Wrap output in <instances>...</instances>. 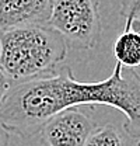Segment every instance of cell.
<instances>
[{
    "label": "cell",
    "mask_w": 140,
    "mask_h": 146,
    "mask_svg": "<svg viewBox=\"0 0 140 146\" xmlns=\"http://www.w3.org/2000/svg\"><path fill=\"white\" fill-rule=\"evenodd\" d=\"M139 13H140V0H122L121 16L126 20L123 30H129L130 21L135 17H137Z\"/></svg>",
    "instance_id": "ba28073f"
},
{
    "label": "cell",
    "mask_w": 140,
    "mask_h": 146,
    "mask_svg": "<svg viewBox=\"0 0 140 146\" xmlns=\"http://www.w3.org/2000/svg\"><path fill=\"white\" fill-rule=\"evenodd\" d=\"M129 28H132V30H135V31H137L140 34V17H135L132 21H130V25H129ZM140 69V68H139Z\"/></svg>",
    "instance_id": "8fae6325"
},
{
    "label": "cell",
    "mask_w": 140,
    "mask_h": 146,
    "mask_svg": "<svg viewBox=\"0 0 140 146\" xmlns=\"http://www.w3.org/2000/svg\"><path fill=\"white\" fill-rule=\"evenodd\" d=\"M67 51L65 38L46 23L0 31V68L16 83L55 73Z\"/></svg>",
    "instance_id": "7a4b0ae2"
},
{
    "label": "cell",
    "mask_w": 140,
    "mask_h": 146,
    "mask_svg": "<svg viewBox=\"0 0 140 146\" xmlns=\"http://www.w3.org/2000/svg\"><path fill=\"white\" fill-rule=\"evenodd\" d=\"M13 87V82L11 79L6 74V72L0 68V106L3 104V101L6 100L7 94L10 93Z\"/></svg>",
    "instance_id": "9c48e42d"
},
{
    "label": "cell",
    "mask_w": 140,
    "mask_h": 146,
    "mask_svg": "<svg viewBox=\"0 0 140 146\" xmlns=\"http://www.w3.org/2000/svg\"><path fill=\"white\" fill-rule=\"evenodd\" d=\"M91 104L123 112L125 132L140 139V73L119 62L102 82H79L70 66H62L46 77L17 83L0 106V125L20 138H31L62 110Z\"/></svg>",
    "instance_id": "6da1fadb"
},
{
    "label": "cell",
    "mask_w": 140,
    "mask_h": 146,
    "mask_svg": "<svg viewBox=\"0 0 140 146\" xmlns=\"http://www.w3.org/2000/svg\"><path fill=\"white\" fill-rule=\"evenodd\" d=\"M83 146H125V142L116 128L111 124H105L94 128Z\"/></svg>",
    "instance_id": "52a82bcc"
},
{
    "label": "cell",
    "mask_w": 140,
    "mask_h": 146,
    "mask_svg": "<svg viewBox=\"0 0 140 146\" xmlns=\"http://www.w3.org/2000/svg\"><path fill=\"white\" fill-rule=\"evenodd\" d=\"M101 0H53L48 25L77 49H94L102 35Z\"/></svg>",
    "instance_id": "3957f363"
},
{
    "label": "cell",
    "mask_w": 140,
    "mask_h": 146,
    "mask_svg": "<svg viewBox=\"0 0 140 146\" xmlns=\"http://www.w3.org/2000/svg\"><path fill=\"white\" fill-rule=\"evenodd\" d=\"M114 55L116 62L123 68H140V34L129 28L122 30L114 44Z\"/></svg>",
    "instance_id": "8992f818"
},
{
    "label": "cell",
    "mask_w": 140,
    "mask_h": 146,
    "mask_svg": "<svg viewBox=\"0 0 140 146\" xmlns=\"http://www.w3.org/2000/svg\"><path fill=\"white\" fill-rule=\"evenodd\" d=\"M137 146H140V139H139V143H137Z\"/></svg>",
    "instance_id": "7c38bea8"
},
{
    "label": "cell",
    "mask_w": 140,
    "mask_h": 146,
    "mask_svg": "<svg viewBox=\"0 0 140 146\" xmlns=\"http://www.w3.org/2000/svg\"><path fill=\"white\" fill-rule=\"evenodd\" d=\"M95 127L87 114L70 107L49 118L39 133L46 146H83Z\"/></svg>",
    "instance_id": "277c9868"
},
{
    "label": "cell",
    "mask_w": 140,
    "mask_h": 146,
    "mask_svg": "<svg viewBox=\"0 0 140 146\" xmlns=\"http://www.w3.org/2000/svg\"><path fill=\"white\" fill-rule=\"evenodd\" d=\"M10 132L0 125V146H9L10 143Z\"/></svg>",
    "instance_id": "30bf717a"
},
{
    "label": "cell",
    "mask_w": 140,
    "mask_h": 146,
    "mask_svg": "<svg viewBox=\"0 0 140 146\" xmlns=\"http://www.w3.org/2000/svg\"><path fill=\"white\" fill-rule=\"evenodd\" d=\"M53 0H0V31L48 23Z\"/></svg>",
    "instance_id": "5b68a950"
}]
</instances>
